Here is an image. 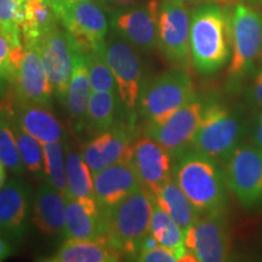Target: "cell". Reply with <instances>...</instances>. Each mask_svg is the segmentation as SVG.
<instances>
[{"mask_svg": "<svg viewBox=\"0 0 262 262\" xmlns=\"http://www.w3.org/2000/svg\"><path fill=\"white\" fill-rule=\"evenodd\" d=\"M104 57L117 83L118 95L123 110V120L136 129L137 103L145 84V70L136 48L116 33L107 35Z\"/></svg>", "mask_w": 262, "mask_h": 262, "instance_id": "cell-6", "label": "cell"}, {"mask_svg": "<svg viewBox=\"0 0 262 262\" xmlns=\"http://www.w3.org/2000/svg\"><path fill=\"white\" fill-rule=\"evenodd\" d=\"M58 22L52 0H24V21L21 25L22 41L37 42Z\"/></svg>", "mask_w": 262, "mask_h": 262, "instance_id": "cell-28", "label": "cell"}, {"mask_svg": "<svg viewBox=\"0 0 262 262\" xmlns=\"http://www.w3.org/2000/svg\"><path fill=\"white\" fill-rule=\"evenodd\" d=\"M253 143L257 147L258 149L262 150V125L256 123V127L254 131V137H253Z\"/></svg>", "mask_w": 262, "mask_h": 262, "instance_id": "cell-40", "label": "cell"}, {"mask_svg": "<svg viewBox=\"0 0 262 262\" xmlns=\"http://www.w3.org/2000/svg\"><path fill=\"white\" fill-rule=\"evenodd\" d=\"M24 0H0V29L12 44H21Z\"/></svg>", "mask_w": 262, "mask_h": 262, "instance_id": "cell-33", "label": "cell"}, {"mask_svg": "<svg viewBox=\"0 0 262 262\" xmlns=\"http://www.w3.org/2000/svg\"><path fill=\"white\" fill-rule=\"evenodd\" d=\"M153 196L156 204L168 212L185 233L201 216L173 178L164 183Z\"/></svg>", "mask_w": 262, "mask_h": 262, "instance_id": "cell-26", "label": "cell"}, {"mask_svg": "<svg viewBox=\"0 0 262 262\" xmlns=\"http://www.w3.org/2000/svg\"><path fill=\"white\" fill-rule=\"evenodd\" d=\"M0 31H2V29H0Z\"/></svg>", "mask_w": 262, "mask_h": 262, "instance_id": "cell-46", "label": "cell"}, {"mask_svg": "<svg viewBox=\"0 0 262 262\" xmlns=\"http://www.w3.org/2000/svg\"><path fill=\"white\" fill-rule=\"evenodd\" d=\"M0 162L14 175L26 172L16 141L14 129V107L11 101L0 102Z\"/></svg>", "mask_w": 262, "mask_h": 262, "instance_id": "cell-29", "label": "cell"}, {"mask_svg": "<svg viewBox=\"0 0 262 262\" xmlns=\"http://www.w3.org/2000/svg\"><path fill=\"white\" fill-rule=\"evenodd\" d=\"M136 129L124 120L102 133L91 136L81 146V155L91 172L95 173L116 163L129 162Z\"/></svg>", "mask_w": 262, "mask_h": 262, "instance_id": "cell-17", "label": "cell"}, {"mask_svg": "<svg viewBox=\"0 0 262 262\" xmlns=\"http://www.w3.org/2000/svg\"><path fill=\"white\" fill-rule=\"evenodd\" d=\"M134 261L139 262H178L179 257L172 249L158 244L147 250H141Z\"/></svg>", "mask_w": 262, "mask_h": 262, "instance_id": "cell-36", "label": "cell"}, {"mask_svg": "<svg viewBox=\"0 0 262 262\" xmlns=\"http://www.w3.org/2000/svg\"><path fill=\"white\" fill-rule=\"evenodd\" d=\"M194 96L188 71L172 67L145 81L137 103V118L143 124L159 122Z\"/></svg>", "mask_w": 262, "mask_h": 262, "instance_id": "cell-7", "label": "cell"}, {"mask_svg": "<svg viewBox=\"0 0 262 262\" xmlns=\"http://www.w3.org/2000/svg\"><path fill=\"white\" fill-rule=\"evenodd\" d=\"M247 129V122L239 108L209 98L191 147L225 164L242 143Z\"/></svg>", "mask_w": 262, "mask_h": 262, "instance_id": "cell-5", "label": "cell"}, {"mask_svg": "<svg viewBox=\"0 0 262 262\" xmlns=\"http://www.w3.org/2000/svg\"><path fill=\"white\" fill-rule=\"evenodd\" d=\"M251 79L253 81L247 90V100L251 106L262 108V64Z\"/></svg>", "mask_w": 262, "mask_h": 262, "instance_id": "cell-37", "label": "cell"}, {"mask_svg": "<svg viewBox=\"0 0 262 262\" xmlns=\"http://www.w3.org/2000/svg\"><path fill=\"white\" fill-rule=\"evenodd\" d=\"M86 56L89 60L90 81L93 91L118 93L116 79L104 57V47L101 50L86 54Z\"/></svg>", "mask_w": 262, "mask_h": 262, "instance_id": "cell-34", "label": "cell"}, {"mask_svg": "<svg viewBox=\"0 0 262 262\" xmlns=\"http://www.w3.org/2000/svg\"><path fill=\"white\" fill-rule=\"evenodd\" d=\"M25 52L10 86L12 104H37L52 108L54 91L35 44H24Z\"/></svg>", "mask_w": 262, "mask_h": 262, "instance_id": "cell-12", "label": "cell"}, {"mask_svg": "<svg viewBox=\"0 0 262 262\" xmlns=\"http://www.w3.org/2000/svg\"><path fill=\"white\" fill-rule=\"evenodd\" d=\"M122 254L106 237L98 239H64L56 251L41 258L45 262H117Z\"/></svg>", "mask_w": 262, "mask_h": 262, "instance_id": "cell-23", "label": "cell"}, {"mask_svg": "<svg viewBox=\"0 0 262 262\" xmlns=\"http://www.w3.org/2000/svg\"><path fill=\"white\" fill-rule=\"evenodd\" d=\"M14 45L18 44H12L8 35L0 31V102L9 94L14 77V66L11 62V49Z\"/></svg>", "mask_w": 262, "mask_h": 262, "instance_id": "cell-35", "label": "cell"}, {"mask_svg": "<svg viewBox=\"0 0 262 262\" xmlns=\"http://www.w3.org/2000/svg\"><path fill=\"white\" fill-rule=\"evenodd\" d=\"M12 107L19 125L41 143L56 142L68 135L63 124L52 113V108L37 104H12Z\"/></svg>", "mask_w": 262, "mask_h": 262, "instance_id": "cell-24", "label": "cell"}, {"mask_svg": "<svg viewBox=\"0 0 262 262\" xmlns=\"http://www.w3.org/2000/svg\"><path fill=\"white\" fill-rule=\"evenodd\" d=\"M33 193L28 182L16 175L0 188V234L15 247L24 243L32 216Z\"/></svg>", "mask_w": 262, "mask_h": 262, "instance_id": "cell-16", "label": "cell"}, {"mask_svg": "<svg viewBox=\"0 0 262 262\" xmlns=\"http://www.w3.org/2000/svg\"><path fill=\"white\" fill-rule=\"evenodd\" d=\"M172 178L201 215L226 211L228 187L220 162L189 147L173 159Z\"/></svg>", "mask_w": 262, "mask_h": 262, "instance_id": "cell-2", "label": "cell"}, {"mask_svg": "<svg viewBox=\"0 0 262 262\" xmlns=\"http://www.w3.org/2000/svg\"><path fill=\"white\" fill-rule=\"evenodd\" d=\"M205 102V98L195 94L194 97L169 117L159 122L145 124L143 134L162 145L175 159L180 153L191 147L201 124Z\"/></svg>", "mask_w": 262, "mask_h": 262, "instance_id": "cell-11", "label": "cell"}, {"mask_svg": "<svg viewBox=\"0 0 262 262\" xmlns=\"http://www.w3.org/2000/svg\"><path fill=\"white\" fill-rule=\"evenodd\" d=\"M5 165L0 162V188L6 183V170Z\"/></svg>", "mask_w": 262, "mask_h": 262, "instance_id": "cell-42", "label": "cell"}, {"mask_svg": "<svg viewBox=\"0 0 262 262\" xmlns=\"http://www.w3.org/2000/svg\"><path fill=\"white\" fill-rule=\"evenodd\" d=\"M91 93H93V89H91L90 81L89 60H88L86 54L75 48L73 71H72L70 86H68L63 107L70 119L72 131L77 135L84 134Z\"/></svg>", "mask_w": 262, "mask_h": 262, "instance_id": "cell-21", "label": "cell"}, {"mask_svg": "<svg viewBox=\"0 0 262 262\" xmlns=\"http://www.w3.org/2000/svg\"><path fill=\"white\" fill-rule=\"evenodd\" d=\"M227 187L245 209L262 205V150L241 143L225 162Z\"/></svg>", "mask_w": 262, "mask_h": 262, "instance_id": "cell-10", "label": "cell"}, {"mask_svg": "<svg viewBox=\"0 0 262 262\" xmlns=\"http://www.w3.org/2000/svg\"><path fill=\"white\" fill-rule=\"evenodd\" d=\"M149 232L155 235L160 245L172 249L178 255L179 261L187 253L185 243V231L173 221V219L165 210L155 203Z\"/></svg>", "mask_w": 262, "mask_h": 262, "instance_id": "cell-30", "label": "cell"}, {"mask_svg": "<svg viewBox=\"0 0 262 262\" xmlns=\"http://www.w3.org/2000/svg\"><path fill=\"white\" fill-rule=\"evenodd\" d=\"M129 163L139 179L140 185L152 195L172 178L173 157L162 145L147 135L134 140Z\"/></svg>", "mask_w": 262, "mask_h": 262, "instance_id": "cell-18", "label": "cell"}, {"mask_svg": "<svg viewBox=\"0 0 262 262\" xmlns=\"http://www.w3.org/2000/svg\"><path fill=\"white\" fill-rule=\"evenodd\" d=\"M15 245L12 244L11 241L0 234V262L6 260L15 253Z\"/></svg>", "mask_w": 262, "mask_h": 262, "instance_id": "cell-38", "label": "cell"}, {"mask_svg": "<svg viewBox=\"0 0 262 262\" xmlns=\"http://www.w3.org/2000/svg\"><path fill=\"white\" fill-rule=\"evenodd\" d=\"M248 3H250V4H262V0H247Z\"/></svg>", "mask_w": 262, "mask_h": 262, "instance_id": "cell-44", "label": "cell"}, {"mask_svg": "<svg viewBox=\"0 0 262 262\" xmlns=\"http://www.w3.org/2000/svg\"><path fill=\"white\" fill-rule=\"evenodd\" d=\"M158 0L118 9L111 14L113 32L137 50H156L158 48Z\"/></svg>", "mask_w": 262, "mask_h": 262, "instance_id": "cell-15", "label": "cell"}, {"mask_svg": "<svg viewBox=\"0 0 262 262\" xmlns=\"http://www.w3.org/2000/svg\"><path fill=\"white\" fill-rule=\"evenodd\" d=\"M66 173H67L68 196L95 198L93 172L85 163L77 142L68 136L66 137Z\"/></svg>", "mask_w": 262, "mask_h": 262, "instance_id": "cell-27", "label": "cell"}, {"mask_svg": "<svg viewBox=\"0 0 262 262\" xmlns=\"http://www.w3.org/2000/svg\"><path fill=\"white\" fill-rule=\"evenodd\" d=\"M262 64V12L244 3L232 10V56L227 90L235 93L251 79Z\"/></svg>", "mask_w": 262, "mask_h": 262, "instance_id": "cell-3", "label": "cell"}, {"mask_svg": "<svg viewBox=\"0 0 262 262\" xmlns=\"http://www.w3.org/2000/svg\"><path fill=\"white\" fill-rule=\"evenodd\" d=\"M106 237V214L95 198L66 196L63 239Z\"/></svg>", "mask_w": 262, "mask_h": 262, "instance_id": "cell-19", "label": "cell"}, {"mask_svg": "<svg viewBox=\"0 0 262 262\" xmlns=\"http://www.w3.org/2000/svg\"><path fill=\"white\" fill-rule=\"evenodd\" d=\"M191 14L181 0H162L158 11V48L172 67L189 71Z\"/></svg>", "mask_w": 262, "mask_h": 262, "instance_id": "cell-9", "label": "cell"}, {"mask_svg": "<svg viewBox=\"0 0 262 262\" xmlns=\"http://www.w3.org/2000/svg\"><path fill=\"white\" fill-rule=\"evenodd\" d=\"M123 120V110L118 93L93 91L88 106L84 134L94 136Z\"/></svg>", "mask_w": 262, "mask_h": 262, "instance_id": "cell-25", "label": "cell"}, {"mask_svg": "<svg viewBox=\"0 0 262 262\" xmlns=\"http://www.w3.org/2000/svg\"><path fill=\"white\" fill-rule=\"evenodd\" d=\"M155 196L141 186L106 214V238L123 257L133 260L149 233Z\"/></svg>", "mask_w": 262, "mask_h": 262, "instance_id": "cell-4", "label": "cell"}, {"mask_svg": "<svg viewBox=\"0 0 262 262\" xmlns=\"http://www.w3.org/2000/svg\"><path fill=\"white\" fill-rule=\"evenodd\" d=\"M257 124H261L262 125V111L260 112V114H258L257 116V122H256Z\"/></svg>", "mask_w": 262, "mask_h": 262, "instance_id": "cell-45", "label": "cell"}, {"mask_svg": "<svg viewBox=\"0 0 262 262\" xmlns=\"http://www.w3.org/2000/svg\"><path fill=\"white\" fill-rule=\"evenodd\" d=\"M93 183L95 199L104 212L141 187L129 162L116 163L93 173Z\"/></svg>", "mask_w": 262, "mask_h": 262, "instance_id": "cell-20", "label": "cell"}, {"mask_svg": "<svg viewBox=\"0 0 262 262\" xmlns=\"http://www.w3.org/2000/svg\"><path fill=\"white\" fill-rule=\"evenodd\" d=\"M183 3H192V4H205V3H215V0H181Z\"/></svg>", "mask_w": 262, "mask_h": 262, "instance_id": "cell-43", "label": "cell"}, {"mask_svg": "<svg viewBox=\"0 0 262 262\" xmlns=\"http://www.w3.org/2000/svg\"><path fill=\"white\" fill-rule=\"evenodd\" d=\"M14 129L16 141L21 156L25 169L31 173L34 179L45 180L44 172V150L42 143L37 137L27 133L15 119L14 116Z\"/></svg>", "mask_w": 262, "mask_h": 262, "instance_id": "cell-31", "label": "cell"}, {"mask_svg": "<svg viewBox=\"0 0 262 262\" xmlns=\"http://www.w3.org/2000/svg\"><path fill=\"white\" fill-rule=\"evenodd\" d=\"M192 67L210 77L220 72L232 56V9L205 3L193 10L189 27Z\"/></svg>", "mask_w": 262, "mask_h": 262, "instance_id": "cell-1", "label": "cell"}, {"mask_svg": "<svg viewBox=\"0 0 262 262\" xmlns=\"http://www.w3.org/2000/svg\"><path fill=\"white\" fill-rule=\"evenodd\" d=\"M66 195L48 181L37 188L32 202V222L49 237L63 238Z\"/></svg>", "mask_w": 262, "mask_h": 262, "instance_id": "cell-22", "label": "cell"}, {"mask_svg": "<svg viewBox=\"0 0 262 262\" xmlns=\"http://www.w3.org/2000/svg\"><path fill=\"white\" fill-rule=\"evenodd\" d=\"M54 2L57 3H63V4H75V3H80V2H93L96 3V4L102 5L103 8H106V0H54Z\"/></svg>", "mask_w": 262, "mask_h": 262, "instance_id": "cell-41", "label": "cell"}, {"mask_svg": "<svg viewBox=\"0 0 262 262\" xmlns=\"http://www.w3.org/2000/svg\"><path fill=\"white\" fill-rule=\"evenodd\" d=\"M58 22L75 48L84 54L101 50L106 42L110 22L103 6L93 2L63 4L52 0Z\"/></svg>", "mask_w": 262, "mask_h": 262, "instance_id": "cell-8", "label": "cell"}, {"mask_svg": "<svg viewBox=\"0 0 262 262\" xmlns=\"http://www.w3.org/2000/svg\"><path fill=\"white\" fill-rule=\"evenodd\" d=\"M225 212L202 214L186 231V248L196 261L222 262L231 256V233Z\"/></svg>", "mask_w": 262, "mask_h": 262, "instance_id": "cell-13", "label": "cell"}, {"mask_svg": "<svg viewBox=\"0 0 262 262\" xmlns=\"http://www.w3.org/2000/svg\"><path fill=\"white\" fill-rule=\"evenodd\" d=\"M66 137L56 142L42 143V150H44L45 181L51 183L62 194L67 196L68 183L67 173H66Z\"/></svg>", "mask_w": 262, "mask_h": 262, "instance_id": "cell-32", "label": "cell"}, {"mask_svg": "<svg viewBox=\"0 0 262 262\" xmlns=\"http://www.w3.org/2000/svg\"><path fill=\"white\" fill-rule=\"evenodd\" d=\"M139 0H106V5H112L116 8H127L135 5Z\"/></svg>", "mask_w": 262, "mask_h": 262, "instance_id": "cell-39", "label": "cell"}, {"mask_svg": "<svg viewBox=\"0 0 262 262\" xmlns=\"http://www.w3.org/2000/svg\"><path fill=\"white\" fill-rule=\"evenodd\" d=\"M27 44L37 45L50 79L54 97L61 106H64L74 64L75 48L70 35L57 24L42 34L37 42Z\"/></svg>", "mask_w": 262, "mask_h": 262, "instance_id": "cell-14", "label": "cell"}]
</instances>
